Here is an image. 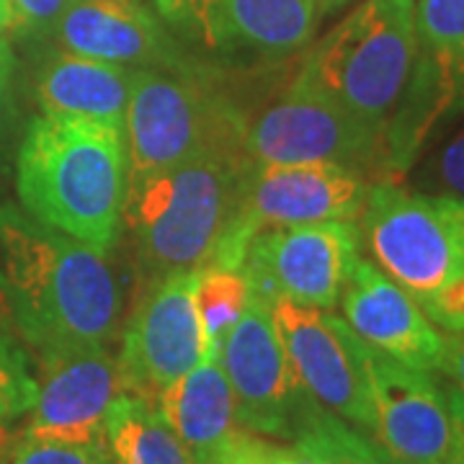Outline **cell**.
Masks as SVG:
<instances>
[{
  "instance_id": "1",
  "label": "cell",
  "mask_w": 464,
  "mask_h": 464,
  "mask_svg": "<svg viewBox=\"0 0 464 464\" xmlns=\"http://www.w3.org/2000/svg\"><path fill=\"white\" fill-rule=\"evenodd\" d=\"M0 279L8 315L36 356L109 346L121 295L103 253L0 204Z\"/></svg>"
},
{
  "instance_id": "2",
  "label": "cell",
  "mask_w": 464,
  "mask_h": 464,
  "mask_svg": "<svg viewBox=\"0 0 464 464\" xmlns=\"http://www.w3.org/2000/svg\"><path fill=\"white\" fill-rule=\"evenodd\" d=\"M16 191L36 222L106 256L124 230V130L75 116H36L18 148Z\"/></svg>"
},
{
  "instance_id": "3",
  "label": "cell",
  "mask_w": 464,
  "mask_h": 464,
  "mask_svg": "<svg viewBox=\"0 0 464 464\" xmlns=\"http://www.w3.org/2000/svg\"><path fill=\"white\" fill-rule=\"evenodd\" d=\"M253 160L240 148H212L130 179L124 225L137 258L158 284L207 266L240 212Z\"/></svg>"
},
{
  "instance_id": "4",
  "label": "cell",
  "mask_w": 464,
  "mask_h": 464,
  "mask_svg": "<svg viewBox=\"0 0 464 464\" xmlns=\"http://www.w3.org/2000/svg\"><path fill=\"white\" fill-rule=\"evenodd\" d=\"M418 57L415 0H364L307 52L299 72L384 132Z\"/></svg>"
},
{
  "instance_id": "5",
  "label": "cell",
  "mask_w": 464,
  "mask_h": 464,
  "mask_svg": "<svg viewBox=\"0 0 464 464\" xmlns=\"http://www.w3.org/2000/svg\"><path fill=\"white\" fill-rule=\"evenodd\" d=\"M359 217L372 264L413 295L418 304L464 274V199L459 197L374 181Z\"/></svg>"
},
{
  "instance_id": "6",
  "label": "cell",
  "mask_w": 464,
  "mask_h": 464,
  "mask_svg": "<svg viewBox=\"0 0 464 464\" xmlns=\"http://www.w3.org/2000/svg\"><path fill=\"white\" fill-rule=\"evenodd\" d=\"M246 119L207 88L160 67H137L124 111L130 179L212 148L246 145Z\"/></svg>"
},
{
  "instance_id": "7",
  "label": "cell",
  "mask_w": 464,
  "mask_h": 464,
  "mask_svg": "<svg viewBox=\"0 0 464 464\" xmlns=\"http://www.w3.org/2000/svg\"><path fill=\"white\" fill-rule=\"evenodd\" d=\"M246 152L256 166L338 163L364 176L372 168L387 170L384 132L348 114L302 72L246 124Z\"/></svg>"
},
{
  "instance_id": "8",
  "label": "cell",
  "mask_w": 464,
  "mask_h": 464,
  "mask_svg": "<svg viewBox=\"0 0 464 464\" xmlns=\"http://www.w3.org/2000/svg\"><path fill=\"white\" fill-rule=\"evenodd\" d=\"M369 176L338 163L250 166L240 212L209 264L240 268L250 240L268 227L313 225L331 219L356 222L369 194Z\"/></svg>"
},
{
  "instance_id": "9",
  "label": "cell",
  "mask_w": 464,
  "mask_h": 464,
  "mask_svg": "<svg viewBox=\"0 0 464 464\" xmlns=\"http://www.w3.org/2000/svg\"><path fill=\"white\" fill-rule=\"evenodd\" d=\"M362 230L351 219H331L261 230L240 261L250 297L271 304L286 297L333 310L359 264Z\"/></svg>"
},
{
  "instance_id": "10",
  "label": "cell",
  "mask_w": 464,
  "mask_h": 464,
  "mask_svg": "<svg viewBox=\"0 0 464 464\" xmlns=\"http://www.w3.org/2000/svg\"><path fill=\"white\" fill-rule=\"evenodd\" d=\"M268 307L304 395L372 436L374 411L364 341L328 310L286 297H276Z\"/></svg>"
},
{
  "instance_id": "11",
  "label": "cell",
  "mask_w": 464,
  "mask_h": 464,
  "mask_svg": "<svg viewBox=\"0 0 464 464\" xmlns=\"http://www.w3.org/2000/svg\"><path fill=\"white\" fill-rule=\"evenodd\" d=\"M194 286L197 271L176 274L152 284L140 299L116 356L121 392L158 402L170 384L207 359Z\"/></svg>"
},
{
  "instance_id": "12",
  "label": "cell",
  "mask_w": 464,
  "mask_h": 464,
  "mask_svg": "<svg viewBox=\"0 0 464 464\" xmlns=\"http://www.w3.org/2000/svg\"><path fill=\"white\" fill-rule=\"evenodd\" d=\"M217 362L230 382L237 423L271 439H292L304 390L289 366L271 307L248 297Z\"/></svg>"
},
{
  "instance_id": "13",
  "label": "cell",
  "mask_w": 464,
  "mask_h": 464,
  "mask_svg": "<svg viewBox=\"0 0 464 464\" xmlns=\"http://www.w3.org/2000/svg\"><path fill=\"white\" fill-rule=\"evenodd\" d=\"M374 411L372 439L400 464H447L454 423L447 390L420 372L366 346Z\"/></svg>"
},
{
  "instance_id": "14",
  "label": "cell",
  "mask_w": 464,
  "mask_h": 464,
  "mask_svg": "<svg viewBox=\"0 0 464 464\" xmlns=\"http://www.w3.org/2000/svg\"><path fill=\"white\" fill-rule=\"evenodd\" d=\"M39 377L24 436L60 444H106V415L121 392L109 348L85 346L42 356Z\"/></svg>"
},
{
  "instance_id": "15",
  "label": "cell",
  "mask_w": 464,
  "mask_h": 464,
  "mask_svg": "<svg viewBox=\"0 0 464 464\" xmlns=\"http://www.w3.org/2000/svg\"><path fill=\"white\" fill-rule=\"evenodd\" d=\"M343 320L366 346L420 372H439L444 333L433 325L413 295L359 258L341 295Z\"/></svg>"
},
{
  "instance_id": "16",
  "label": "cell",
  "mask_w": 464,
  "mask_h": 464,
  "mask_svg": "<svg viewBox=\"0 0 464 464\" xmlns=\"http://www.w3.org/2000/svg\"><path fill=\"white\" fill-rule=\"evenodd\" d=\"M63 52L127 67H173L176 50L140 0H70L54 24Z\"/></svg>"
},
{
  "instance_id": "17",
  "label": "cell",
  "mask_w": 464,
  "mask_h": 464,
  "mask_svg": "<svg viewBox=\"0 0 464 464\" xmlns=\"http://www.w3.org/2000/svg\"><path fill=\"white\" fill-rule=\"evenodd\" d=\"M320 18V0H207L197 26L212 50L282 57L313 42Z\"/></svg>"
},
{
  "instance_id": "18",
  "label": "cell",
  "mask_w": 464,
  "mask_h": 464,
  "mask_svg": "<svg viewBox=\"0 0 464 464\" xmlns=\"http://www.w3.org/2000/svg\"><path fill=\"white\" fill-rule=\"evenodd\" d=\"M194 464H219L237 423L235 395L217 359H201L158 400Z\"/></svg>"
},
{
  "instance_id": "19",
  "label": "cell",
  "mask_w": 464,
  "mask_h": 464,
  "mask_svg": "<svg viewBox=\"0 0 464 464\" xmlns=\"http://www.w3.org/2000/svg\"><path fill=\"white\" fill-rule=\"evenodd\" d=\"M134 72L137 67L60 52L36 78V101L47 116H75L124 130Z\"/></svg>"
},
{
  "instance_id": "20",
  "label": "cell",
  "mask_w": 464,
  "mask_h": 464,
  "mask_svg": "<svg viewBox=\"0 0 464 464\" xmlns=\"http://www.w3.org/2000/svg\"><path fill=\"white\" fill-rule=\"evenodd\" d=\"M114 464H194L158 402L119 392L106 415Z\"/></svg>"
},
{
  "instance_id": "21",
  "label": "cell",
  "mask_w": 464,
  "mask_h": 464,
  "mask_svg": "<svg viewBox=\"0 0 464 464\" xmlns=\"http://www.w3.org/2000/svg\"><path fill=\"white\" fill-rule=\"evenodd\" d=\"M292 444L310 451L320 464H400L369 436L315 400H302Z\"/></svg>"
},
{
  "instance_id": "22",
  "label": "cell",
  "mask_w": 464,
  "mask_h": 464,
  "mask_svg": "<svg viewBox=\"0 0 464 464\" xmlns=\"http://www.w3.org/2000/svg\"><path fill=\"white\" fill-rule=\"evenodd\" d=\"M248 297V282L240 268L207 264L197 271L194 302L199 313L207 359L219 356V348L243 315Z\"/></svg>"
},
{
  "instance_id": "23",
  "label": "cell",
  "mask_w": 464,
  "mask_h": 464,
  "mask_svg": "<svg viewBox=\"0 0 464 464\" xmlns=\"http://www.w3.org/2000/svg\"><path fill=\"white\" fill-rule=\"evenodd\" d=\"M39 384L29 356L11 335L0 331V423H11L32 413Z\"/></svg>"
},
{
  "instance_id": "24",
  "label": "cell",
  "mask_w": 464,
  "mask_h": 464,
  "mask_svg": "<svg viewBox=\"0 0 464 464\" xmlns=\"http://www.w3.org/2000/svg\"><path fill=\"white\" fill-rule=\"evenodd\" d=\"M219 464H320L297 444H279L276 439L237 426Z\"/></svg>"
},
{
  "instance_id": "25",
  "label": "cell",
  "mask_w": 464,
  "mask_h": 464,
  "mask_svg": "<svg viewBox=\"0 0 464 464\" xmlns=\"http://www.w3.org/2000/svg\"><path fill=\"white\" fill-rule=\"evenodd\" d=\"M3 464H114V459L106 444H60L21 433Z\"/></svg>"
},
{
  "instance_id": "26",
  "label": "cell",
  "mask_w": 464,
  "mask_h": 464,
  "mask_svg": "<svg viewBox=\"0 0 464 464\" xmlns=\"http://www.w3.org/2000/svg\"><path fill=\"white\" fill-rule=\"evenodd\" d=\"M431 179L436 186L451 191L449 197L464 199V130L454 134L431 166Z\"/></svg>"
},
{
  "instance_id": "27",
  "label": "cell",
  "mask_w": 464,
  "mask_h": 464,
  "mask_svg": "<svg viewBox=\"0 0 464 464\" xmlns=\"http://www.w3.org/2000/svg\"><path fill=\"white\" fill-rule=\"evenodd\" d=\"M70 0H11L14 32H47L54 29Z\"/></svg>"
},
{
  "instance_id": "28",
  "label": "cell",
  "mask_w": 464,
  "mask_h": 464,
  "mask_svg": "<svg viewBox=\"0 0 464 464\" xmlns=\"http://www.w3.org/2000/svg\"><path fill=\"white\" fill-rule=\"evenodd\" d=\"M433 325L447 333L464 331V274L457 282L420 304Z\"/></svg>"
},
{
  "instance_id": "29",
  "label": "cell",
  "mask_w": 464,
  "mask_h": 464,
  "mask_svg": "<svg viewBox=\"0 0 464 464\" xmlns=\"http://www.w3.org/2000/svg\"><path fill=\"white\" fill-rule=\"evenodd\" d=\"M451 384L464 392V331L444 333V353H441V366Z\"/></svg>"
},
{
  "instance_id": "30",
  "label": "cell",
  "mask_w": 464,
  "mask_h": 464,
  "mask_svg": "<svg viewBox=\"0 0 464 464\" xmlns=\"http://www.w3.org/2000/svg\"><path fill=\"white\" fill-rule=\"evenodd\" d=\"M449 411H451V423H454V444L449 454L447 464H464V392L454 384L447 390Z\"/></svg>"
},
{
  "instance_id": "31",
  "label": "cell",
  "mask_w": 464,
  "mask_h": 464,
  "mask_svg": "<svg viewBox=\"0 0 464 464\" xmlns=\"http://www.w3.org/2000/svg\"><path fill=\"white\" fill-rule=\"evenodd\" d=\"M14 72H16V57L8 44V39H0V124L11 111L14 99Z\"/></svg>"
},
{
  "instance_id": "32",
  "label": "cell",
  "mask_w": 464,
  "mask_h": 464,
  "mask_svg": "<svg viewBox=\"0 0 464 464\" xmlns=\"http://www.w3.org/2000/svg\"><path fill=\"white\" fill-rule=\"evenodd\" d=\"M204 3L207 0H155V8L160 16L173 24H186V21L197 24V16L204 8Z\"/></svg>"
},
{
  "instance_id": "33",
  "label": "cell",
  "mask_w": 464,
  "mask_h": 464,
  "mask_svg": "<svg viewBox=\"0 0 464 464\" xmlns=\"http://www.w3.org/2000/svg\"><path fill=\"white\" fill-rule=\"evenodd\" d=\"M14 32V14H11V0H0V39Z\"/></svg>"
},
{
  "instance_id": "34",
  "label": "cell",
  "mask_w": 464,
  "mask_h": 464,
  "mask_svg": "<svg viewBox=\"0 0 464 464\" xmlns=\"http://www.w3.org/2000/svg\"><path fill=\"white\" fill-rule=\"evenodd\" d=\"M11 447H14V436H11L8 429H5V423H0V464L5 462V457H8Z\"/></svg>"
},
{
  "instance_id": "35",
  "label": "cell",
  "mask_w": 464,
  "mask_h": 464,
  "mask_svg": "<svg viewBox=\"0 0 464 464\" xmlns=\"http://www.w3.org/2000/svg\"><path fill=\"white\" fill-rule=\"evenodd\" d=\"M346 3H351V0H320V11H323V16H328L333 11L343 8Z\"/></svg>"
},
{
  "instance_id": "36",
  "label": "cell",
  "mask_w": 464,
  "mask_h": 464,
  "mask_svg": "<svg viewBox=\"0 0 464 464\" xmlns=\"http://www.w3.org/2000/svg\"><path fill=\"white\" fill-rule=\"evenodd\" d=\"M8 317V302H5V289H3V279H0V328Z\"/></svg>"
}]
</instances>
